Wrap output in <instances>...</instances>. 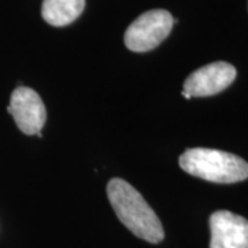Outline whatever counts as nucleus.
<instances>
[{
    "label": "nucleus",
    "instance_id": "2",
    "mask_svg": "<svg viewBox=\"0 0 248 248\" xmlns=\"http://www.w3.org/2000/svg\"><path fill=\"white\" fill-rule=\"evenodd\" d=\"M181 169L193 177L217 184H234L248 178V163L228 152L193 148L179 157Z\"/></svg>",
    "mask_w": 248,
    "mask_h": 248
},
{
    "label": "nucleus",
    "instance_id": "1",
    "mask_svg": "<svg viewBox=\"0 0 248 248\" xmlns=\"http://www.w3.org/2000/svg\"><path fill=\"white\" fill-rule=\"evenodd\" d=\"M107 193L117 218L133 234L152 244L164 239L159 217L134 186L122 178H113L108 184Z\"/></svg>",
    "mask_w": 248,
    "mask_h": 248
},
{
    "label": "nucleus",
    "instance_id": "4",
    "mask_svg": "<svg viewBox=\"0 0 248 248\" xmlns=\"http://www.w3.org/2000/svg\"><path fill=\"white\" fill-rule=\"evenodd\" d=\"M236 68L228 62L208 63L187 76L184 83L182 95L186 99L215 95L228 89L236 79Z\"/></svg>",
    "mask_w": 248,
    "mask_h": 248
},
{
    "label": "nucleus",
    "instance_id": "5",
    "mask_svg": "<svg viewBox=\"0 0 248 248\" xmlns=\"http://www.w3.org/2000/svg\"><path fill=\"white\" fill-rule=\"evenodd\" d=\"M9 113L16 120L18 128L27 135L42 131L47 119L46 107L35 90L19 86L13 91L7 108Z\"/></svg>",
    "mask_w": 248,
    "mask_h": 248
},
{
    "label": "nucleus",
    "instance_id": "6",
    "mask_svg": "<svg viewBox=\"0 0 248 248\" xmlns=\"http://www.w3.org/2000/svg\"><path fill=\"white\" fill-rule=\"evenodd\" d=\"M210 248H248V221L231 211H215L210 217Z\"/></svg>",
    "mask_w": 248,
    "mask_h": 248
},
{
    "label": "nucleus",
    "instance_id": "7",
    "mask_svg": "<svg viewBox=\"0 0 248 248\" xmlns=\"http://www.w3.org/2000/svg\"><path fill=\"white\" fill-rule=\"evenodd\" d=\"M86 0H45L42 16L53 27H65L72 24L83 13Z\"/></svg>",
    "mask_w": 248,
    "mask_h": 248
},
{
    "label": "nucleus",
    "instance_id": "3",
    "mask_svg": "<svg viewBox=\"0 0 248 248\" xmlns=\"http://www.w3.org/2000/svg\"><path fill=\"white\" fill-rule=\"evenodd\" d=\"M174 18L167 10H151L137 18L124 33L128 50L146 53L156 48L170 35Z\"/></svg>",
    "mask_w": 248,
    "mask_h": 248
}]
</instances>
